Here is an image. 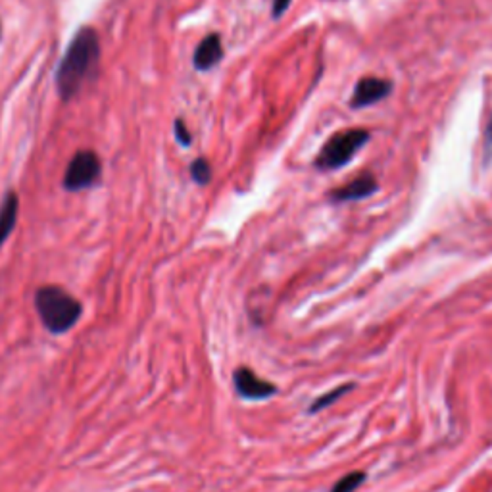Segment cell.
<instances>
[{
	"mask_svg": "<svg viewBox=\"0 0 492 492\" xmlns=\"http://www.w3.org/2000/svg\"><path fill=\"white\" fill-rule=\"evenodd\" d=\"M293 0H273V18L277 19L285 14Z\"/></svg>",
	"mask_w": 492,
	"mask_h": 492,
	"instance_id": "cell-15",
	"label": "cell"
},
{
	"mask_svg": "<svg viewBox=\"0 0 492 492\" xmlns=\"http://www.w3.org/2000/svg\"><path fill=\"white\" fill-rule=\"evenodd\" d=\"M369 131L362 129V127H354V129H344L335 133L323 144L319 154L315 156V168L323 171L339 170L342 166H346L356 154L366 146L369 141Z\"/></svg>",
	"mask_w": 492,
	"mask_h": 492,
	"instance_id": "cell-3",
	"label": "cell"
},
{
	"mask_svg": "<svg viewBox=\"0 0 492 492\" xmlns=\"http://www.w3.org/2000/svg\"><path fill=\"white\" fill-rule=\"evenodd\" d=\"M393 92V83L379 77H362L354 87V95L350 100L352 108H366L377 104Z\"/></svg>",
	"mask_w": 492,
	"mask_h": 492,
	"instance_id": "cell-6",
	"label": "cell"
},
{
	"mask_svg": "<svg viewBox=\"0 0 492 492\" xmlns=\"http://www.w3.org/2000/svg\"><path fill=\"white\" fill-rule=\"evenodd\" d=\"M377 188H379V181L375 179V175L369 173V171H364V173L356 175L346 185L333 188L331 193H329V198H331L333 202H354V200L371 197Z\"/></svg>",
	"mask_w": 492,
	"mask_h": 492,
	"instance_id": "cell-7",
	"label": "cell"
},
{
	"mask_svg": "<svg viewBox=\"0 0 492 492\" xmlns=\"http://www.w3.org/2000/svg\"><path fill=\"white\" fill-rule=\"evenodd\" d=\"M173 129H175V139H177V143L183 144V146H188V144L193 143V135H190V131L187 129V126H185L183 119H175Z\"/></svg>",
	"mask_w": 492,
	"mask_h": 492,
	"instance_id": "cell-13",
	"label": "cell"
},
{
	"mask_svg": "<svg viewBox=\"0 0 492 492\" xmlns=\"http://www.w3.org/2000/svg\"><path fill=\"white\" fill-rule=\"evenodd\" d=\"M352 388H354V385H352V383H348V385H340V386H337V388H333V391H329L327 394H323L322 398H317V400H315V402L310 406V410H308V412L310 413L319 412V410L327 408V406L335 402V400H339L342 394H346L348 391H352Z\"/></svg>",
	"mask_w": 492,
	"mask_h": 492,
	"instance_id": "cell-10",
	"label": "cell"
},
{
	"mask_svg": "<svg viewBox=\"0 0 492 492\" xmlns=\"http://www.w3.org/2000/svg\"><path fill=\"white\" fill-rule=\"evenodd\" d=\"M100 158L92 150H79L73 154V158L63 173V188L70 193H79L83 188L92 187L100 177Z\"/></svg>",
	"mask_w": 492,
	"mask_h": 492,
	"instance_id": "cell-4",
	"label": "cell"
},
{
	"mask_svg": "<svg viewBox=\"0 0 492 492\" xmlns=\"http://www.w3.org/2000/svg\"><path fill=\"white\" fill-rule=\"evenodd\" d=\"M35 308L41 322L54 335H60L72 329L79 322L81 302L73 298L62 286L46 285L35 293Z\"/></svg>",
	"mask_w": 492,
	"mask_h": 492,
	"instance_id": "cell-2",
	"label": "cell"
},
{
	"mask_svg": "<svg viewBox=\"0 0 492 492\" xmlns=\"http://www.w3.org/2000/svg\"><path fill=\"white\" fill-rule=\"evenodd\" d=\"M19 215V197L16 190H8L6 197L0 202V248L4 246V242L8 239Z\"/></svg>",
	"mask_w": 492,
	"mask_h": 492,
	"instance_id": "cell-9",
	"label": "cell"
},
{
	"mask_svg": "<svg viewBox=\"0 0 492 492\" xmlns=\"http://www.w3.org/2000/svg\"><path fill=\"white\" fill-rule=\"evenodd\" d=\"M190 177L197 185H208L212 181V166L206 158H198L190 166Z\"/></svg>",
	"mask_w": 492,
	"mask_h": 492,
	"instance_id": "cell-11",
	"label": "cell"
},
{
	"mask_svg": "<svg viewBox=\"0 0 492 492\" xmlns=\"http://www.w3.org/2000/svg\"><path fill=\"white\" fill-rule=\"evenodd\" d=\"M364 481H366V473L364 471H352V473L344 475L342 479H339L337 484L331 489V492H354Z\"/></svg>",
	"mask_w": 492,
	"mask_h": 492,
	"instance_id": "cell-12",
	"label": "cell"
},
{
	"mask_svg": "<svg viewBox=\"0 0 492 492\" xmlns=\"http://www.w3.org/2000/svg\"><path fill=\"white\" fill-rule=\"evenodd\" d=\"M100 41L92 27L79 29L56 70V89L62 100H72L99 70Z\"/></svg>",
	"mask_w": 492,
	"mask_h": 492,
	"instance_id": "cell-1",
	"label": "cell"
},
{
	"mask_svg": "<svg viewBox=\"0 0 492 492\" xmlns=\"http://www.w3.org/2000/svg\"><path fill=\"white\" fill-rule=\"evenodd\" d=\"M483 158H484V161H492V116L489 117V121H486V127H484Z\"/></svg>",
	"mask_w": 492,
	"mask_h": 492,
	"instance_id": "cell-14",
	"label": "cell"
},
{
	"mask_svg": "<svg viewBox=\"0 0 492 492\" xmlns=\"http://www.w3.org/2000/svg\"><path fill=\"white\" fill-rule=\"evenodd\" d=\"M222 58H224L222 37L217 33H210L197 46L195 56H193V63H195L198 72H208V70H212L214 66L222 62Z\"/></svg>",
	"mask_w": 492,
	"mask_h": 492,
	"instance_id": "cell-8",
	"label": "cell"
},
{
	"mask_svg": "<svg viewBox=\"0 0 492 492\" xmlns=\"http://www.w3.org/2000/svg\"><path fill=\"white\" fill-rule=\"evenodd\" d=\"M233 381L237 393L241 394L242 398H248V400H264V398H269V396L277 393L273 383L264 381L248 367H239L235 371Z\"/></svg>",
	"mask_w": 492,
	"mask_h": 492,
	"instance_id": "cell-5",
	"label": "cell"
}]
</instances>
